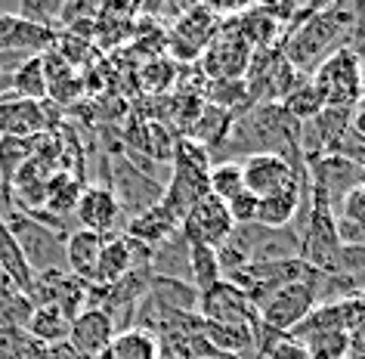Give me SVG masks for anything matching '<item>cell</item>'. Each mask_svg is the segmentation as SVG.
Instances as JSON below:
<instances>
[{
	"label": "cell",
	"mask_w": 365,
	"mask_h": 359,
	"mask_svg": "<svg viewBox=\"0 0 365 359\" xmlns=\"http://www.w3.org/2000/svg\"><path fill=\"white\" fill-rule=\"evenodd\" d=\"M356 22V10L344 6H319L307 22H297L282 41V56L294 66L300 75H313L334 50L344 47V38Z\"/></svg>",
	"instance_id": "1"
},
{
	"label": "cell",
	"mask_w": 365,
	"mask_h": 359,
	"mask_svg": "<svg viewBox=\"0 0 365 359\" xmlns=\"http://www.w3.org/2000/svg\"><path fill=\"white\" fill-rule=\"evenodd\" d=\"M173 177L168 183V189H164V198L161 205L170 211L177 220L186 217V211L195 205V201H202L205 196H211L207 192V173H211V155H207L205 146L192 143L186 136V140L177 143V149H173Z\"/></svg>",
	"instance_id": "2"
},
{
	"label": "cell",
	"mask_w": 365,
	"mask_h": 359,
	"mask_svg": "<svg viewBox=\"0 0 365 359\" xmlns=\"http://www.w3.org/2000/svg\"><path fill=\"white\" fill-rule=\"evenodd\" d=\"M4 217L34 275L50 273V270H66V254H62L66 236L50 229L47 223H41V220L22 214V211H4Z\"/></svg>",
	"instance_id": "3"
},
{
	"label": "cell",
	"mask_w": 365,
	"mask_h": 359,
	"mask_svg": "<svg viewBox=\"0 0 365 359\" xmlns=\"http://www.w3.org/2000/svg\"><path fill=\"white\" fill-rule=\"evenodd\" d=\"M309 84L322 96L325 108H350L365 93L362 62L350 47H341L309 75Z\"/></svg>",
	"instance_id": "4"
},
{
	"label": "cell",
	"mask_w": 365,
	"mask_h": 359,
	"mask_svg": "<svg viewBox=\"0 0 365 359\" xmlns=\"http://www.w3.org/2000/svg\"><path fill=\"white\" fill-rule=\"evenodd\" d=\"M319 279H322V273H313L309 279H300V282H291L285 288H279L257 310L260 325L279 338L291 335L319 307Z\"/></svg>",
	"instance_id": "5"
},
{
	"label": "cell",
	"mask_w": 365,
	"mask_h": 359,
	"mask_svg": "<svg viewBox=\"0 0 365 359\" xmlns=\"http://www.w3.org/2000/svg\"><path fill=\"white\" fill-rule=\"evenodd\" d=\"M195 313L207 322V325L235 328V331H260L257 307H254L251 298L242 288H235V285L226 282V279H220L207 291L198 294Z\"/></svg>",
	"instance_id": "6"
},
{
	"label": "cell",
	"mask_w": 365,
	"mask_h": 359,
	"mask_svg": "<svg viewBox=\"0 0 365 359\" xmlns=\"http://www.w3.org/2000/svg\"><path fill=\"white\" fill-rule=\"evenodd\" d=\"M232 233H235V223H232L230 211L214 196H205L202 201H195L186 211V217L180 220V236L189 245H205V248H214V251L230 242Z\"/></svg>",
	"instance_id": "7"
},
{
	"label": "cell",
	"mask_w": 365,
	"mask_h": 359,
	"mask_svg": "<svg viewBox=\"0 0 365 359\" xmlns=\"http://www.w3.org/2000/svg\"><path fill=\"white\" fill-rule=\"evenodd\" d=\"M254 50L235 29H220V34L202 53V69L211 81H245Z\"/></svg>",
	"instance_id": "8"
},
{
	"label": "cell",
	"mask_w": 365,
	"mask_h": 359,
	"mask_svg": "<svg viewBox=\"0 0 365 359\" xmlns=\"http://www.w3.org/2000/svg\"><path fill=\"white\" fill-rule=\"evenodd\" d=\"M239 168H242V186L254 198H267L272 192H279L282 186H288L291 180L304 177L291 161L272 152H251Z\"/></svg>",
	"instance_id": "9"
},
{
	"label": "cell",
	"mask_w": 365,
	"mask_h": 359,
	"mask_svg": "<svg viewBox=\"0 0 365 359\" xmlns=\"http://www.w3.org/2000/svg\"><path fill=\"white\" fill-rule=\"evenodd\" d=\"M118 335L115 331V319L108 316L106 310L87 307L81 310L68 325V338L66 344L71 350L75 359H99L106 353V347L112 344V338Z\"/></svg>",
	"instance_id": "10"
},
{
	"label": "cell",
	"mask_w": 365,
	"mask_h": 359,
	"mask_svg": "<svg viewBox=\"0 0 365 359\" xmlns=\"http://www.w3.org/2000/svg\"><path fill=\"white\" fill-rule=\"evenodd\" d=\"M223 29V19L214 6H192L180 16V22L173 25V38L170 47L177 56L198 59L205 53V47L211 44Z\"/></svg>",
	"instance_id": "11"
},
{
	"label": "cell",
	"mask_w": 365,
	"mask_h": 359,
	"mask_svg": "<svg viewBox=\"0 0 365 359\" xmlns=\"http://www.w3.org/2000/svg\"><path fill=\"white\" fill-rule=\"evenodd\" d=\"M78 229H90L99 236H112V229L121 217V205H118V192L108 183H93V186L81 189V198L75 205Z\"/></svg>",
	"instance_id": "12"
},
{
	"label": "cell",
	"mask_w": 365,
	"mask_h": 359,
	"mask_svg": "<svg viewBox=\"0 0 365 359\" xmlns=\"http://www.w3.org/2000/svg\"><path fill=\"white\" fill-rule=\"evenodd\" d=\"M50 131V112L43 103H29L6 93L0 99V136H41Z\"/></svg>",
	"instance_id": "13"
},
{
	"label": "cell",
	"mask_w": 365,
	"mask_h": 359,
	"mask_svg": "<svg viewBox=\"0 0 365 359\" xmlns=\"http://www.w3.org/2000/svg\"><path fill=\"white\" fill-rule=\"evenodd\" d=\"M103 242H106V236L90 233V229H75V233H68L66 245H62V254H66V273H71L84 285H93Z\"/></svg>",
	"instance_id": "14"
},
{
	"label": "cell",
	"mask_w": 365,
	"mask_h": 359,
	"mask_svg": "<svg viewBox=\"0 0 365 359\" xmlns=\"http://www.w3.org/2000/svg\"><path fill=\"white\" fill-rule=\"evenodd\" d=\"M300 201H304V177L291 180L288 186L272 192L267 198H257V217L254 223L263 229H291V220L297 217Z\"/></svg>",
	"instance_id": "15"
},
{
	"label": "cell",
	"mask_w": 365,
	"mask_h": 359,
	"mask_svg": "<svg viewBox=\"0 0 365 359\" xmlns=\"http://www.w3.org/2000/svg\"><path fill=\"white\" fill-rule=\"evenodd\" d=\"M177 229H180V220L173 217L158 198L152 208H145L136 217L127 220V233L124 236L133 238V242H140V245H145L152 251V248H158L161 242H168Z\"/></svg>",
	"instance_id": "16"
},
{
	"label": "cell",
	"mask_w": 365,
	"mask_h": 359,
	"mask_svg": "<svg viewBox=\"0 0 365 359\" xmlns=\"http://www.w3.org/2000/svg\"><path fill=\"white\" fill-rule=\"evenodd\" d=\"M68 325H71V319H68L59 307H50V303H38V307H31V313H29V319H25L22 331L34 340V344L56 347V344H66Z\"/></svg>",
	"instance_id": "17"
},
{
	"label": "cell",
	"mask_w": 365,
	"mask_h": 359,
	"mask_svg": "<svg viewBox=\"0 0 365 359\" xmlns=\"http://www.w3.org/2000/svg\"><path fill=\"white\" fill-rule=\"evenodd\" d=\"M161 340L155 331L145 328H124L112 338V344L106 347V353L99 359H161Z\"/></svg>",
	"instance_id": "18"
},
{
	"label": "cell",
	"mask_w": 365,
	"mask_h": 359,
	"mask_svg": "<svg viewBox=\"0 0 365 359\" xmlns=\"http://www.w3.org/2000/svg\"><path fill=\"white\" fill-rule=\"evenodd\" d=\"M10 96L29 99V103H43V99H47V71H43V56H29L10 71Z\"/></svg>",
	"instance_id": "19"
},
{
	"label": "cell",
	"mask_w": 365,
	"mask_h": 359,
	"mask_svg": "<svg viewBox=\"0 0 365 359\" xmlns=\"http://www.w3.org/2000/svg\"><path fill=\"white\" fill-rule=\"evenodd\" d=\"M34 149H38V136H0V186H4V201H6L10 180L34 155Z\"/></svg>",
	"instance_id": "20"
},
{
	"label": "cell",
	"mask_w": 365,
	"mask_h": 359,
	"mask_svg": "<svg viewBox=\"0 0 365 359\" xmlns=\"http://www.w3.org/2000/svg\"><path fill=\"white\" fill-rule=\"evenodd\" d=\"M81 180L68 171H56L47 183V205H43V214L50 211V217H66V214H75V205L81 198Z\"/></svg>",
	"instance_id": "21"
},
{
	"label": "cell",
	"mask_w": 365,
	"mask_h": 359,
	"mask_svg": "<svg viewBox=\"0 0 365 359\" xmlns=\"http://www.w3.org/2000/svg\"><path fill=\"white\" fill-rule=\"evenodd\" d=\"M189 285L202 294L207 291L211 285H217L223 279V270H220V261H217V251L214 248H205V245H189Z\"/></svg>",
	"instance_id": "22"
},
{
	"label": "cell",
	"mask_w": 365,
	"mask_h": 359,
	"mask_svg": "<svg viewBox=\"0 0 365 359\" xmlns=\"http://www.w3.org/2000/svg\"><path fill=\"white\" fill-rule=\"evenodd\" d=\"M300 344H304L309 359H346L353 353L350 331H316V335L300 338Z\"/></svg>",
	"instance_id": "23"
},
{
	"label": "cell",
	"mask_w": 365,
	"mask_h": 359,
	"mask_svg": "<svg viewBox=\"0 0 365 359\" xmlns=\"http://www.w3.org/2000/svg\"><path fill=\"white\" fill-rule=\"evenodd\" d=\"M279 106H282V112H285L288 118H294L297 124H309V121H313V118L325 108L322 96L316 93V87L309 84V78H307V81H300V84L291 90V93L282 99Z\"/></svg>",
	"instance_id": "24"
},
{
	"label": "cell",
	"mask_w": 365,
	"mask_h": 359,
	"mask_svg": "<svg viewBox=\"0 0 365 359\" xmlns=\"http://www.w3.org/2000/svg\"><path fill=\"white\" fill-rule=\"evenodd\" d=\"M245 186H242V168L235 161H223L217 164V168H211V173H207V192H211L214 198L220 201H230L232 196H239Z\"/></svg>",
	"instance_id": "25"
},
{
	"label": "cell",
	"mask_w": 365,
	"mask_h": 359,
	"mask_svg": "<svg viewBox=\"0 0 365 359\" xmlns=\"http://www.w3.org/2000/svg\"><path fill=\"white\" fill-rule=\"evenodd\" d=\"M207 99H211L207 106L232 112V106L248 103V87H245V81H214L211 90H207Z\"/></svg>",
	"instance_id": "26"
},
{
	"label": "cell",
	"mask_w": 365,
	"mask_h": 359,
	"mask_svg": "<svg viewBox=\"0 0 365 359\" xmlns=\"http://www.w3.org/2000/svg\"><path fill=\"white\" fill-rule=\"evenodd\" d=\"M341 220L353 223V226L365 236V183L353 186V189L341 198Z\"/></svg>",
	"instance_id": "27"
},
{
	"label": "cell",
	"mask_w": 365,
	"mask_h": 359,
	"mask_svg": "<svg viewBox=\"0 0 365 359\" xmlns=\"http://www.w3.org/2000/svg\"><path fill=\"white\" fill-rule=\"evenodd\" d=\"M226 211H230V217H232V223L235 226H251L254 223V217H257V198L251 196V192H239V196H232L230 201H223Z\"/></svg>",
	"instance_id": "28"
},
{
	"label": "cell",
	"mask_w": 365,
	"mask_h": 359,
	"mask_svg": "<svg viewBox=\"0 0 365 359\" xmlns=\"http://www.w3.org/2000/svg\"><path fill=\"white\" fill-rule=\"evenodd\" d=\"M267 359H309V353L304 350V344L294 338H279L276 344H269Z\"/></svg>",
	"instance_id": "29"
},
{
	"label": "cell",
	"mask_w": 365,
	"mask_h": 359,
	"mask_svg": "<svg viewBox=\"0 0 365 359\" xmlns=\"http://www.w3.org/2000/svg\"><path fill=\"white\" fill-rule=\"evenodd\" d=\"M350 131L365 140V93L350 106Z\"/></svg>",
	"instance_id": "30"
},
{
	"label": "cell",
	"mask_w": 365,
	"mask_h": 359,
	"mask_svg": "<svg viewBox=\"0 0 365 359\" xmlns=\"http://www.w3.org/2000/svg\"><path fill=\"white\" fill-rule=\"evenodd\" d=\"M205 359H242V356H239V353H230V350H217V347H214Z\"/></svg>",
	"instance_id": "31"
},
{
	"label": "cell",
	"mask_w": 365,
	"mask_h": 359,
	"mask_svg": "<svg viewBox=\"0 0 365 359\" xmlns=\"http://www.w3.org/2000/svg\"><path fill=\"white\" fill-rule=\"evenodd\" d=\"M6 288H13V282L6 279V273H4V270H0V291H6Z\"/></svg>",
	"instance_id": "32"
},
{
	"label": "cell",
	"mask_w": 365,
	"mask_h": 359,
	"mask_svg": "<svg viewBox=\"0 0 365 359\" xmlns=\"http://www.w3.org/2000/svg\"><path fill=\"white\" fill-rule=\"evenodd\" d=\"M359 62H362V81H365V56H362V59H359Z\"/></svg>",
	"instance_id": "33"
}]
</instances>
